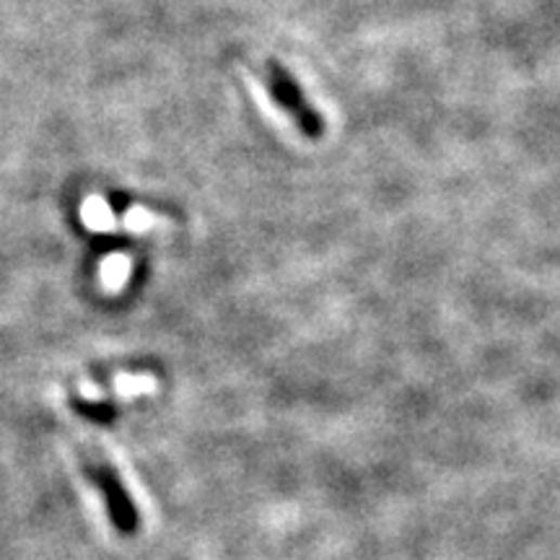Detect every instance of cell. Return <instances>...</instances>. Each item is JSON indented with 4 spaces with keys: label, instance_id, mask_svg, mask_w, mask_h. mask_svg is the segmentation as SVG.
<instances>
[{
    "label": "cell",
    "instance_id": "6da1fadb",
    "mask_svg": "<svg viewBox=\"0 0 560 560\" xmlns=\"http://www.w3.org/2000/svg\"><path fill=\"white\" fill-rule=\"evenodd\" d=\"M81 470L86 480L102 493L104 504H107L109 519L115 524L117 532L122 535H135L141 519H138V509L130 498L128 487H125L122 478L117 476L115 467L109 465V459L102 452H83L81 454Z\"/></svg>",
    "mask_w": 560,
    "mask_h": 560
},
{
    "label": "cell",
    "instance_id": "7a4b0ae2",
    "mask_svg": "<svg viewBox=\"0 0 560 560\" xmlns=\"http://www.w3.org/2000/svg\"><path fill=\"white\" fill-rule=\"evenodd\" d=\"M265 68H268V91L273 94L275 104H278V107L296 122V128L301 130V135L312 138V141H317V138L325 135L327 130L325 117H322L320 112L307 102L304 91L299 89L296 78L288 74L278 61H273V57H270Z\"/></svg>",
    "mask_w": 560,
    "mask_h": 560
},
{
    "label": "cell",
    "instance_id": "3957f363",
    "mask_svg": "<svg viewBox=\"0 0 560 560\" xmlns=\"http://www.w3.org/2000/svg\"><path fill=\"white\" fill-rule=\"evenodd\" d=\"M70 407H74V411L81 415V418L91 420V424H99V426L115 424V418L120 415L115 402H109V400L89 402V400H81V398H70Z\"/></svg>",
    "mask_w": 560,
    "mask_h": 560
}]
</instances>
